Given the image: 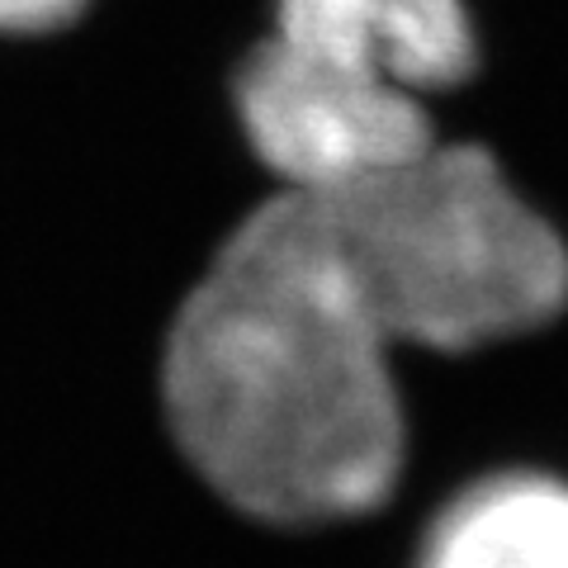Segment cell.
Wrapping results in <instances>:
<instances>
[{
	"label": "cell",
	"instance_id": "2",
	"mask_svg": "<svg viewBox=\"0 0 568 568\" xmlns=\"http://www.w3.org/2000/svg\"><path fill=\"white\" fill-rule=\"evenodd\" d=\"M323 200L394 346L474 351L545 327L568 304V246L493 152L432 142Z\"/></svg>",
	"mask_w": 568,
	"mask_h": 568
},
{
	"label": "cell",
	"instance_id": "1",
	"mask_svg": "<svg viewBox=\"0 0 568 568\" xmlns=\"http://www.w3.org/2000/svg\"><path fill=\"white\" fill-rule=\"evenodd\" d=\"M394 351L323 200L280 190L227 233L175 313L166 426L246 517H361L394 493L407 455Z\"/></svg>",
	"mask_w": 568,
	"mask_h": 568
},
{
	"label": "cell",
	"instance_id": "3",
	"mask_svg": "<svg viewBox=\"0 0 568 568\" xmlns=\"http://www.w3.org/2000/svg\"><path fill=\"white\" fill-rule=\"evenodd\" d=\"M469 71L465 0H275L233 104L280 190H342L432 148L426 95Z\"/></svg>",
	"mask_w": 568,
	"mask_h": 568
},
{
	"label": "cell",
	"instance_id": "5",
	"mask_svg": "<svg viewBox=\"0 0 568 568\" xmlns=\"http://www.w3.org/2000/svg\"><path fill=\"white\" fill-rule=\"evenodd\" d=\"M91 0H0V33L6 39H39L77 24Z\"/></svg>",
	"mask_w": 568,
	"mask_h": 568
},
{
	"label": "cell",
	"instance_id": "4",
	"mask_svg": "<svg viewBox=\"0 0 568 568\" xmlns=\"http://www.w3.org/2000/svg\"><path fill=\"white\" fill-rule=\"evenodd\" d=\"M417 568H568V484L497 474L465 488L426 530Z\"/></svg>",
	"mask_w": 568,
	"mask_h": 568
}]
</instances>
